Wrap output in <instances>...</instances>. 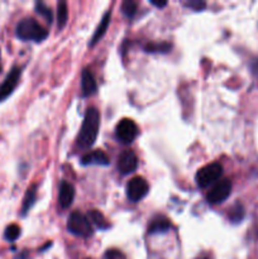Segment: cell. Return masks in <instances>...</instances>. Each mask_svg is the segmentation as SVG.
Listing matches in <instances>:
<instances>
[{"instance_id":"23","label":"cell","mask_w":258,"mask_h":259,"mask_svg":"<svg viewBox=\"0 0 258 259\" xmlns=\"http://www.w3.org/2000/svg\"><path fill=\"white\" fill-rule=\"evenodd\" d=\"M185 5L189 8H192V9L196 10V12H199V10H201L202 8L205 7V3L200 2V0H190V2L185 3Z\"/></svg>"},{"instance_id":"24","label":"cell","mask_w":258,"mask_h":259,"mask_svg":"<svg viewBox=\"0 0 258 259\" xmlns=\"http://www.w3.org/2000/svg\"><path fill=\"white\" fill-rule=\"evenodd\" d=\"M105 259H125L123 253L116 249H110L105 253Z\"/></svg>"},{"instance_id":"15","label":"cell","mask_w":258,"mask_h":259,"mask_svg":"<svg viewBox=\"0 0 258 259\" xmlns=\"http://www.w3.org/2000/svg\"><path fill=\"white\" fill-rule=\"evenodd\" d=\"M110 15H111L110 12H106L105 13V15H104L103 19H101L100 24H99V27L96 28L95 33H94L93 39H91L90 46H94L96 42H99V40H100L101 38H103V35L105 34L106 29H108V27H109V23H110Z\"/></svg>"},{"instance_id":"13","label":"cell","mask_w":258,"mask_h":259,"mask_svg":"<svg viewBox=\"0 0 258 259\" xmlns=\"http://www.w3.org/2000/svg\"><path fill=\"white\" fill-rule=\"evenodd\" d=\"M171 228V223L164 217H156L151 220L148 227V234H157V233H164Z\"/></svg>"},{"instance_id":"5","label":"cell","mask_w":258,"mask_h":259,"mask_svg":"<svg viewBox=\"0 0 258 259\" xmlns=\"http://www.w3.org/2000/svg\"><path fill=\"white\" fill-rule=\"evenodd\" d=\"M230 192H232V182L228 179L220 180L207 192L206 201L212 205L220 204V202L225 201L229 197Z\"/></svg>"},{"instance_id":"8","label":"cell","mask_w":258,"mask_h":259,"mask_svg":"<svg viewBox=\"0 0 258 259\" xmlns=\"http://www.w3.org/2000/svg\"><path fill=\"white\" fill-rule=\"evenodd\" d=\"M115 134L118 141L121 143H132L138 136V128L137 124L132 119H121L115 128Z\"/></svg>"},{"instance_id":"11","label":"cell","mask_w":258,"mask_h":259,"mask_svg":"<svg viewBox=\"0 0 258 259\" xmlns=\"http://www.w3.org/2000/svg\"><path fill=\"white\" fill-rule=\"evenodd\" d=\"M81 163L83 166H93V164H95V166H108L110 163V159L103 151H94L85 154L81 158Z\"/></svg>"},{"instance_id":"27","label":"cell","mask_w":258,"mask_h":259,"mask_svg":"<svg viewBox=\"0 0 258 259\" xmlns=\"http://www.w3.org/2000/svg\"><path fill=\"white\" fill-rule=\"evenodd\" d=\"M3 71V63H2V52H0V73Z\"/></svg>"},{"instance_id":"20","label":"cell","mask_w":258,"mask_h":259,"mask_svg":"<svg viewBox=\"0 0 258 259\" xmlns=\"http://www.w3.org/2000/svg\"><path fill=\"white\" fill-rule=\"evenodd\" d=\"M146 52H151V53H157V52H161V53H166L171 50V45L168 43H149L144 47Z\"/></svg>"},{"instance_id":"6","label":"cell","mask_w":258,"mask_h":259,"mask_svg":"<svg viewBox=\"0 0 258 259\" xmlns=\"http://www.w3.org/2000/svg\"><path fill=\"white\" fill-rule=\"evenodd\" d=\"M149 185L143 177H133L126 185V196L132 202H138L147 196Z\"/></svg>"},{"instance_id":"3","label":"cell","mask_w":258,"mask_h":259,"mask_svg":"<svg viewBox=\"0 0 258 259\" xmlns=\"http://www.w3.org/2000/svg\"><path fill=\"white\" fill-rule=\"evenodd\" d=\"M223 175V167L222 164L214 162V163H210L204 166L202 168H200L196 174V184L197 186L204 189V187L210 186L211 184L217 182L218 180L222 177Z\"/></svg>"},{"instance_id":"2","label":"cell","mask_w":258,"mask_h":259,"mask_svg":"<svg viewBox=\"0 0 258 259\" xmlns=\"http://www.w3.org/2000/svg\"><path fill=\"white\" fill-rule=\"evenodd\" d=\"M15 34L20 40L39 43L47 38L48 32L33 18H24L18 23Z\"/></svg>"},{"instance_id":"14","label":"cell","mask_w":258,"mask_h":259,"mask_svg":"<svg viewBox=\"0 0 258 259\" xmlns=\"http://www.w3.org/2000/svg\"><path fill=\"white\" fill-rule=\"evenodd\" d=\"M35 199H37V186L33 185L25 192V196L23 199V205H22V217H25L28 214L32 206L34 205Z\"/></svg>"},{"instance_id":"16","label":"cell","mask_w":258,"mask_h":259,"mask_svg":"<svg viewBox=\"0 0 258 259\" xmlns=\"http://www.w3.org/2000/svg\"><path fill=\"white\" fill-rule=\"evenodd\" d=\"M228 218L230 219V222L234 223V224H238L243 220L244 218V207L240 202H235L232 207L228 211Z\"/></svg>"},{"instance_id":"19","label":"cell","mask_w":258,"mask_h":259,"mask_svg":"<svg viewBox=\"0 0 258 259\" xmlns=\"http://www.w3.org/2000/svg\"><path fill=\"white\" fill-rule=\"evenodd\" d=\"M90 218L93 220L94 224L99 228V229H108L109 224L106 222V219L104 218V215L101 214L100 211H96V210H93L90 211Z\"/></svg>"},{"instance_id":"18","label":"cell","mask_w":258,"mask_h":259,"mask_svg":"<svg viewBox=\"0 0 258 259\" xmlns=\"http://www.w3.org/2000/svg\"><path fill=\"white\" fill-rule=\"evenodd\" d=\"M20 237V228L17 224L8 225L4 232V238L8 242H15Z\"/></svg>"},{"instance_id":"26","label":"cell","mask_w":258,"mask_h":259,"mask_svg":"<svg viewBox=\"0 0 258 259\" xmlns=\"http://www.w3.org/2000/svg\"><path fill=\"white\" fill-rule=\"evenodd\" d=\"M253 71H254V72H258V60H255L254 62H253Z\"/></svg>"},{"instance_id":"21","label":"cell","mask_w":258,"mask_h":259,"mask_svg":"<svg viewBox=\"0 0 258 259\" xmlns=\"http://www.w3.org/2000/svg\"><path fill=\"white\" fill-rule=\"evenodd\" d=\"M121 12L125 17L132 18L137 13V3L132 0H125L121 3Z\"/></svg>"},{"instance_id":"1","label":"cell","mask_w":258,"mask_h":259,"mask_svg":"<svg viewBox=\"0 0 258 259\" xmlns=\"http://www.w3.org/2000/svg\"><path fill=\"white\" fill-rule=\"evenodd\" d=\"M99 128H100V113L96 108H89L77 137L78 146L81 148H90L98 138Z\"/></svg>"},{"instance_id":"25","label":"cell","mask_w":258,"mask_h":259,"mask_svg":"<svg viewBox=\"0 0 258 259\" xmlns=\"http://www.w3.org/2000/svg\"><path fill=\"white\" fill-rule=\"evenodd\" d=\"M151 4L157 8H163L167 5V2H156V0H151Z\"/></svg>"},{"instance_id":"10","label":"cell","mask_w":258,"mask_h":259,"mask_svg":"<svg viewBox=\"0 0 258 259\" xmlns=\"http://www.w3.org/2000/svg\"><path fill=\"white\" fill-rule=\"evenodd\" d=\"M73 199H75V187L67 181H62L60 185L58 191V204L62 209H67L71 206Z\"/></svg>"},{"instance_id":"9","label":"cell","mask_w":258,"mask_h":259,"mask_svg":"<svg viewBox=\"0 0 258 259\" xmlns=\"http://www.w3.org/2000/svg\"><path fill=\"white\" fill-rule=\"evenodd\" d=\"M138 167V158L133 151H124L118 158V169L121 175L134 172Z\"/></svg>"},{"instance_id":"4","label":"cell","mask_w":258,"mask_h":259,"mask_svg":"<svg viewBox=\"0 0 258 259\" xmlns=\"http://www.w3.org/2000/svg\"><path fill=\"white\" fill-rule=\"evenodd\" d=\"M67 229L68 232L72 233L73 235L77 237H90L93 234V228L91 223L89 222L88 218L81 212L75 211L70 215L67 220Z\"/></svg>"},{"instance_id":"7","label":"cell","mask_w":258,"mask_h":259,"mask_svg":"<svg viewBox=\"0 0 258 259\" xmlns=\"http://www.w3.org/2000/svg\"><path fill=\"white\" fill-rule=\"evenodd\" d=\"M20 76H22V68L20 67L14 66V67L9 71V73L7 75L5 80L3 81V83L0 85V103L7 100V99L14 93L18 83H19Z\"/></svg>"},{"instance_id":"22","label":"cell","mask_w":258,"mask_h":259,"mask_svg":"<svg viewBox=\"0 0 258 259\" xmlns=\"http://www.w3.org/2000/svg\"><path fill=\"white\" fill-rule=\"evenodd\" d=\"M35 12H37L39 15H42L48 23L52 22V18H53L52 12H51V9L45 4V3H40V2L37 3V4H35Z\"/></svg>"},{"instance_id":"17","label":"cell","mask_w":258,"mask_h":259,"mask_svg":"<svg viewBox=\"0 0 258 259\" xmlns=\"http://www.w3.org/2000/svg\"><path fill=\"white\" fill-rule=\"evenodd\" d=\"M68 19L67 5L65 2H60L57 5V27L58 29H62L66 25Z\"/></svg>"},{"instance_id":"12","label":"cell","mask_w":258,"mask_h":259,"mask_svg":"<svg viewBox=\"0 0 258 259\" xmlns=\"http://www.w3.org/2000/svg\"><path fill=\"white\" fill-rule=\"evenodd\" d=\"M81 90H82L83 96H90L94 95L98 90V85L94 75L91 73L90 70L85 68L82 71V77H81Z\"/></svg>"}]
</instances>
